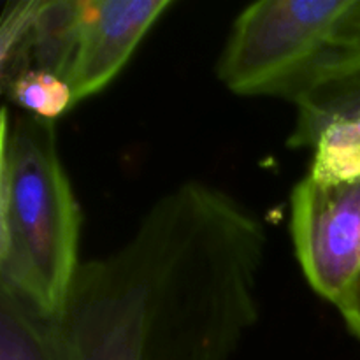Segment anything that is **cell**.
I'll return each mask as SVG.
<instances>
[{
  "mask_svg": "<svg viewBox=\"0 0 360 360\" xmlns=\"http://www.w3.org/2000/svg\"><path fill=\"white\" fill-rule=\"evenodd\" d=\"M267 243L245 204L181 183L129 241L81 264L55 316L63 360H231L259 320Z\"/></svg>",
  "mask_w": 360,
  "mask_h": 360,
  "instance_id": "1",
  "label": "cell"
},
{
  "mask_svg": "<svg viewBox=\"0 0 360 360\" xmlns=\"http://www.w3.org/2000/svg\"><path fill=\"white\" fill-rule=\"evenodd\" d=\"M0 287L48 319L62 313L79 271L81 213L55 123L2 111Z\"/></svg>",
  "mask_w": 360,
  "mask_h": 360,
  "instance_id": "2",
  "label": "cell"
},
{
  "mask_svg": "<svg viewBox=\"0 0 360 360\" xmlns=\"http://www.w3.org/2000/svg\"><path fill=\"white\" fill-rule=\"evenodd\" d=\"M354 0H264L234 21L218 77L243 97L294 102L338 48Z\"/></svg>",
  "mask_w": 360,
  "mask_h": 360,
  "instance_id": "3",
  "label": "cell"
},
{
  "mask_svg": "<svg viewBox=\"0 0 360 360\" xmlns=\"http://www.w3.org/2000/svg\"><path fill=\"white\" fill-rule=\"evenodd\" d=\"M290 231L308 283L340 306L360 276V179H301L290 197Z\"/></svg>",
  "mask_w": 360,
  "mask_h": 360,
  "instance_id": "4",
  "label": "cell"
},
{
  "mask_svg": "<svg viewBox=\"0 0 360 360\" xmlns=\"http://www.w3.org/2000/svg\"><path fill=\"white\" fill-rule=\"evenodd\" d=\"M326 69L295 98L288 144L311 148L308 174L323 183L360 179V25Z\"/></svg>",
  "mask_w": 360,
  "mask_h": 360,
  "instance_id": "5",
  "label": "cell"
},
{
  "mask_svg": "<svg viewBox=\"0 0 360 360\" xmlns=\"http://www.w3.org/2000/svg\"><path fill=\"white\" fill-rule=\"evenodd\" d=\"M171 7V0H79L76 37L65 74L74 101L104 90Z\"/></svg>",
  "mask_w": 360,
  "mask_h": 360,
  "instance_id": "6",
  "label": "cell"
},
{
  "mask_svg": "<svg viewBox=\"0 0 360 360\" xmlns=\"http://www.w3.org/2000/svg\"><path fill=\"white\" fill-rule=\"evenodd\" d=\"M0 360H63L55 319L0 287Z\"/></svg>",
  "mask_w": 360,
  "mask_h": 360,
  "instance_id": "7",
  "label": "cell"
},
{
  "mask_svg": "<svg viewBox=\"0 0 360 360\" xmlns=\"http://www.w3.org/2000/svg\"><path fill=\"white\" fill-rule=\"evenodd\" d=\"M4 86L9 90L11 98L27 115L55 123L56 118L65 115L76 101L72 88L65 79L42 69H30L16 74Z\"/></svg>",
  "mask_w": 360,
  "mask_h": 360,
  "instance_id": "8",
  "label": "cell"
},
{
  "mask_svg": "<svg viewBox=\"0 0 360 360\" xmlns=\"http://www.w3.org/2000/svg\"><path fill=\"white\" fill-rule=\"evenodd\" d=\"M338 309L343 315L348 329L355 334L357 340H360V276L347 297L343 299V302L338 306Z\"/></svg>",
  "mask_w": 360,
  "mask_h": 360,
  "instance_id": "9",
  "label": "cell"
},
{
  "mask_svg": "<svg viewBox=\"0 0 360 360\" xmlns=\"http://www.w3.org/2000/svg\"><path fill=\"white\" fill-rule=\"evenodd\" d=\"M354 20L360 25V0H355V7H354Z\"/></svg>",
  "mask_w": 360,
  "mask_h": 360,
  "instance_id": "10",
  "label": "cell"
}]
</instances>
